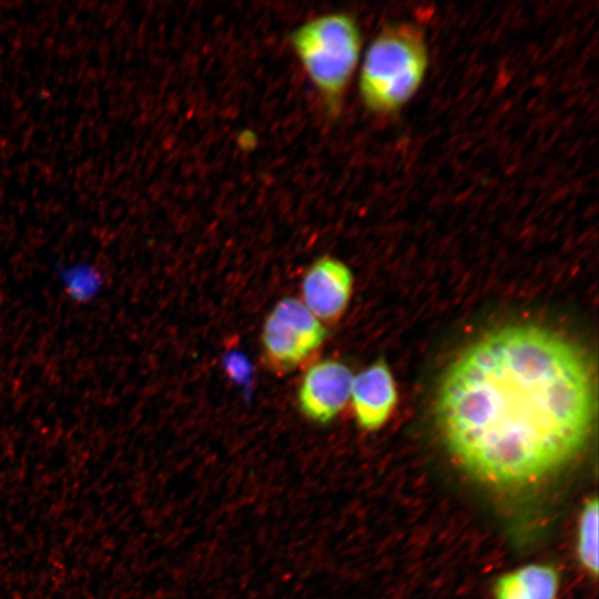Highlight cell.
Instances as JSON below:
<instances>
[{"mask_svg":"<svg viewBox=\"0 0 599 599\" xmlns=\"http://www.w3.org/2000/svg\"><path fill=\"white\" fill-rule=\"evenodd\" d=\"M353 275L342 261L321 256L306 270L301 283V302L321 322L338 321L352 295Z\"/></svg>","mask_w":599,"mask_h":599,"instance_id":"cell-6","label":"cell"},{"mask_svg":"<svg viewBox=\"0 0 599 599\" xmlns=\"http://www.w3.org/2000/svg\"><path fill=\"white\" fill-rule=\"evenodd\" d=\"M598 499H589L579 517L577 530V555L585 570L592 577L598 575Z\"/></svg>","mask_w":599,"mask_h":599,"instance_id":"cell-9","label":"cell"},{"mask_svg":"<svg viewBox=\"0 0 599 599\" xmlns=\"http://www.w3.org/2000/svg\"><path fill=\"white\" fill-rule=\"evenodd\" d=\"M326 327L295 297L278 301L262 328V348L267 365L277 373L292 372L323 345Z\"/></svg>","mask_w":599,"mask_h":599,"instance_id":"cell-4","label":"cell"},{"mask_svg":"<svg viewBox=\"0 0 599 599\" xmlns=\"http://www.w3.org/2000/svg\"><path fill=\"white\" fill-rule=\"evenodd\" d=\"M560 575L551 565L529 564L501 575L494 586L495 599H556Z\"/></svg>","mask_w":599,"mask_h":599,"instance_id":"cell-8","label":"cell"},{"mask_svg":"<svg viewBox=\"0 0 599 599\" xmlns=\"http://www.w3.org/2000/svg\"><path fill=\"white\" fill-rule=\"evenodd\" d=\"M353 380L351 368L338 359L326 358L312 364L298 386L300 410L314 423H329L348 403Z\"/></svg>","mask_w":599,"mask_h":599,"instance_id":"cell-5","label":"cell"},{"mask_svg":"<svg viewBox=\"0 0 599 599\" xmlns=\"http://www.w3.org/2000/svg\"><path fill=\"white\" fill-rule=\"evenodd\" d=\"M227 369L235 379H245L250 373L248 363L245 358L234 355L227 359Z\"/></svg>","mask_w":599,"mask_h":599,"instance_id":"cell-10","label":"cell"},{"mask_svg":"<svg viewBox=\"0 0 599 599\" xmlns=\"http://www.w3.org/2000/svg\"><path fill=\"white\" fill-rule=\"evenodd\" d=\"M428 64L420 28L409 22L383 27L359 62L358 92L364 106L377 115L398 112L420 89Z\"/></svg>","mask_w":599,"mask_h":599,"instance_id":"cell-2","label":"cell"},{"mask_svg":"<svg viewBox=\"0 0 599 599\" xmlns=\"http://www.w3.org/2000/svg\"><path fill=\"white\" fill-rule=\"evenodd\" d=\"M596 413L591 364L576 343L511 324L468 345L444 373L434 416L468 476L498 490L531 488L572 461Z\"/></svg>","mask_w":599,"mask_h":599,"instance_id":"cell-1","label":"cell"},{"mask_svg":"<svg viewBox=\"0 0 599 599\" xmlns=\"http://www.w3.org/2000/svg\"><path fill=\"white\" fill-rule=\"evenodd\" d=\"M290 43L325 111L337 115L361 62L363 34L358 22L346 12L321 14L295 28Z\"/></svg>","mask_w":599,"mask_h":599,"instance_id":"cell-3","label":"cell"},{"mask_svg":"<svg viewBox=\"0 0 599 599\" xmlns=\"http://www.w3.org/2000/svg\"><path fill=\"white\" fill-rule=\"evenodd\" d=\"M352 404L358 426L378 429L388 418L396 403V388L388 365L378 359L354 376Z\"/></svg>","mask_w":599,"mask_h":599,"instance_id":"cell-7","label":"cell"}]
</instances>
